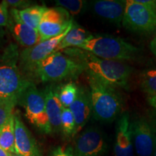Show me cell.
Wrapping results in <instances>:
<instances>
[{
    "label": "cell",
    "instance_id": "20",
    "mask_svg": "<svg viewBox=\"0 0 156 156\" xmlns=\"http://www.w3.org/2000/svg\"><path fill=\"white\" fill-rule=\"evenodd\" d=\"M0 146L9 153H16L14 113L0 129Z\"/></svg>",
    "mask_w": 156,
    "mask_h": 156
},
{
    "label": "cell",
    "instance_id": "24",
    "mask_svg": "<svg viewBox=\"0 0 156 156\" xmlns=\"http://www.w3.org/2000/svg\"><path fill=\"white\" fill-rule=\"evenodd\" d=\"M62 132L67 136L74 135L75 131V120L69 108H63L61 118Z\"/></svg>",
    "mask_w": 156,
    "mask_h": 156
},
{
    "label": "cell",
    "instance_id": "16",
    "mask_svg": "<svg viewBox=\"0 0 156 156\" xmlns=\"http://www.w3.org/2000/svg\"><path fill=\"white\" fill-rule=\"evenodd\" d=\"M46 101V113L51 126L52 132L58 133L62 131L61 118L64 106L58 95V88L48 85L44 91Z\"/></svg>",
    "mask_w": 156,
    "mask_h": 156
},
{
    "label": "cell",
    "instance_id": "13",
    "mask_svg": "<svg viewBox=\"0 0 156 156\" xmlns=\"http://www.w3.org/2000/svg\"><path fill=\"white\" fill-rule=\"evenodd\" d=\"M69 108L75 120V131L74 136L83 129L88 122L91 115H93L89 89L84 87H78L77 98Z\"/></svg>",
    "mask_w": 156,
    "mask_h": 156
},
{
    "label": "cell",
    "instance_id": "6",
    "mask_svg": "<svg viewBox=\"0 0 156 156\" xmlns=\"http://www.w3.org/2000/svg\"><path fill=\"white\" fill-rule=\"evenodd\" d=\"M18 104L25 109V116L31 124L46 134L52 133L46 113L44 93L31 81L21 95Z\"/></svg>",
    "mask_w": 156,
    "mask_h": 156
},
{
    "label": "cell",
    "instance_id": "8",
    "mask_svg": "<svg viewBox=\"0 0 156 156\" xmlns=\"http://www.w3.org/2000/svg\"><path fill=\"white\" fill-rule=\"evenodd\" d=\"M74 22L59 36L40 42L32 47L25 48L20 52L19 65L23 73L30 75L39 64L55 52L58 45L68 34Z\"/></svg>",
    "mask_w": 156,
    "mask_h": 156
},
{
    "label": "cell",
    "instance_id": "33",
    "mask_svg": "<svg viewBox=\"0 0 156 156\" xmlns=\"http://www.w3.org/2000/svg\"><path fill=\"white\" fill-rule=\"evenodd\" d=\"M0 156H10V153L4 150L2 147L0 146Z\"/></svg>",
    "mask_w": 156,
    "mask_h": 156
},
{
    "label": "cell",
    "instance_id": "5",
    "mask_svg": "<svg viewBox=\"0 0 156 156\" xmlns=\"http://www.w3.org/2000/svg\"><path fill=\"white\" fill-rule=\"evenodd\" d=\"M84 71L83 64L75 58L62 51H55L39 64L30 76L38 82L51 83L75 79Z\"/></svg>",
    "mask_w": 156,
    "mask_h": 156
},
{
    "label": "cell",
    "instance_id": "7",
    "mask_svg": "<svg viewBox=\"0 0 156 156\" xmlns=\"http://www.w3.org/2000/svg\"><path fill=\"white\" fill-rule=\"evenodd\" d=\"M122 25L132 32L151 34L156 30V9L142 5L138 0H127Z\"/></svg>",
    "mask_w": 156,
    "mask_h": 156
},
{
    "label": "cell",
    "instance_id": "3",
    "mask_svg": "<svg viewBox=\"0 0 156 156\" xmlns=\"http://www.w3.org/2000/svg\"><path fill=\"white\" fill-rule=\"evenodd\" d=\"M93 116L96 121L114 122L122 114L123 101L117 88L88 76Z\"/></svg>",
    "mask_w": 156,
    "mask_h": 156
},
{
    "label": "cell",
    "instance_id": "17",
    "mask_svg": "<svg viewBox=\"0 0 156 156\" xmlns=\"http://www.w3.org/2000/svg\"><path fill=\"white\" fill-rule=\"evenodd\" d=\"M11 17V16H10ZM8 28L17 42L25 48L32 47L41 42L38 31L11 17Z\"/></svg>",
    "mask_w": 156,
    "mask_h": 156
},
{
    "label": "cell",
    "instance_id": "29",
    "mask_svg": "<svg viewBox=\"0 0 156 156\" xmlns=\"http://www.w3.org/2000/svg\"><path fill=\"white\" fill-rule=\"evenodd\" d=\"M138 2L150 8L156 9V1L155 0H138Z\"/></svg>",
    "mask_w": 156,
    "mask_h": 156
},
{
    "label": "cell",
    "instance_id": "34",
    "mask_svg": "<svg viewBox=\"0 0 156 156\" xmlns=\"http://www.w3.org/2000/svg\"><path fill=\"white\" fill-rule=\"evenodd\" d=\"M153 156H156V139H155V148H154V152H153Z\"/></svg>",
    "mask_w": 156,
    "mask_h": 156
},
{
    "label": "cell",
    "instance_id": "27",
    "mask_svg": "<svg viewBox=\"0 0 156 156\" xmlns=\"http://www.w3.org/2000/svg\"><path fill=\"white\" fill-rule=\"evenodd\" d=\"M5 2L8 7H10L11 9H24L31 5V2L25 0H5Z\"/></svg>",
    "mask_w": 156,
    "mask_h": 156
},
{
    "label": "cell",
    "instance_id": "22",
    "mask_svg": "<svg viewBox=\"0 0 156 156\" xmlns=\"http://www.w3.org/2000/svg\"><path fill=\"white\" fill-rule=\"evenodd\" d=\"M140 86L148 96L156 95V68L145 70L142 73Z\"/></svg>",
    "mask_w": 156,
    "mask_h": 156
},
{
    "label": "cell",
    "instance_id": "14",
    "mask_svg": "<svg viewBox=\"0 0 156 156\" xmlns=\"http://www.w3.org/2000/svg\"><path fill=\"white\" fill-rule=\"evenodd\" d=\"M14 119L16 153L23 156H41L36 141L18 114H14Z\"/></svg>",
    "mask_w": 156,
    "mask_h": 156
},
{
    "label": "cell",
    "instance_id": "28",
    "mask_svg": "<svg viewBox=\"0 0 156 156\" xmlns=\"http://www.w3.org/2000/svg\"><path fill=\"white\" fill-rule=\"evenodd\" d=\"M51 156H73V154L69 149L64 150L63 148L58 147L52 152Z\"/></svg>",
    "mask_w": 156,
    "mask_h": 156
},
{
    "label": "cell",
    "instance_id": "15",
    "mask_svg": "<svg viewBox=\"0 0 156 156\" xmlns=\"http://www.w3.org/2000/svg\"><path fill=\"white\" fill-rule=\"evenodd\" d=\"M125 6L126 1L98 0L93 2V9L98 16L120 26L124 19Z\"/></svg>",
    "mask_w": 156,
    "mask_h": 156
},
{
    "label": "cell",
    "instance_id": "19",
    "mask_svg": "<svg viewBox=\"0 0 156 156\" xmlns=\"http://www.w3.org/2000/svg\"><path fill=\"white\" fill-rule=\"evenodd\" d=\"M92 34H90L88 31L74 23L68 34L58 45L56 51H62L67 48L79 47Z\"/></svg>",
    "mask_w": 156,
    "mask_h": 156
},
{
    "label": "cell",
    "instance_id": "4",
    "mask_svg": "<svg viewBox=\"0 0 156 156\" xmlns=\"http://www.w3.org/2000/svg\"><path fill=\"white\" fill-rule=\"evenodd\" d=\"M77 48L103 59L122 62L134 59L140 51L124 39L107 35H91Z\"/></svg>",
    "mask_w": 156,
    "mask_h": 156
},
{
    "label": "cell",
    "instance_id": "11",
    "mask_svg": "<svg viewBox=\"0 0 156 156\" xmlns=\"http://www.w3.org/2000/svg\"><path fill=\"white\" fill-rule=\"evenodd\" d=\"M131 128L136 156H153L156 136L150 123L137 118L132 120Z\"/></svg>",
    "mask_w": 156,
    "mask_h": 156
},
{
    "label": "cell",
    "instance_id": "26",
    "mask_svg": "<svg viewBox=\"0 0 156 156\" xmlns=\"http://www.w3.org/2000/svg\"><path fill=\"white\" fill-rule=\"evenodd\" d=\"M11 17L9 16L8 11V6L2 1L0 3V27H7L8 28L10 23Z\"/></svg>",
    "mask_w": 156,
    "mask_h": 156
},
{
    "label": "cell",
    "instance_id": "32",
    "mask_svg": "<svg viewBox=\"0 0 156 156\" xmlns=\"http://www.w3.org/2000/svg\"><path fill=\"white\" fill-rule=\"evenodd\" d=\"M5 30L2 27H0V46H2L5 40Z\"/></svg>",
    "mask_w": 156,
    "mask_h": 156
},
{
    "label": "cell",
    "instance_id": "23",
    "mask_svg": "<svg viewBox=\"0 0 156 156\" xmlns=\"http://www.w3.org/2000/svg\"><path fill=\"white\" fill-rule=\"evenodd\" d=\"M56 5L66 9L70 15H77L84 10L87 5V2L83 0H57Z\"/></svg>",
    "mask_w": 156,
    "mask_h": 156
},
{
    "label": "cell",
    "instance_id": "31",
    "mask_svg": "<svg viewBox=\"0 0 156 156\" xmlns=\"http://www.w3.org/2000/svg\"><path fill=\"white\" fill-rule=\"evenodd\" d=\"M150 49L153 54V55L156 56V34L150 44Z\"/></svg>",
    "mask_w": 156,
    "mask_h": 156
},
{
    "label": "cell",
    "instance_id": "18",
    "mask_svg": "<svg viewBox=\"0 0 156 156\" xmlns=\"http://www.w3.org/2000/svg\"><path fill=\"white\" fill-rule=\"evenodd\" d=\"M47 7L44 6L32 5L24 9H11L10 16L22 21L35 30H38L39 25Z\"/></svg>",
    "mask_w": 156,
    "mask_h": 156
},
{
    "label": "cell",
    "instance_id": "30",
    "mask_svg": "<svg viewBox=\"0 0 156 156\" xmlns=\"http://www.w3.org/2000/svg\"><path fill=\"white\" fill-rule=\"evenodd\" d=\"M147 101L153 108L156 110V95H151V96H148Z\"/></svg>",
    "mask_w": 156,
    "mask_h": 156
},
{
    "label": "cell",
    "instance_id": "9",
    "mask_svg": "<svg viewBox=\"0 0 156 156\" xmlns=\"http://www.w3.org/2000/svg\"><path fill=\"white\" fill-rule=\"evenodd\" d=\"M73 23L69 13L64 8H47L38 29L41 42L63 34Z\"/></svg>",
    "mask_w": 156,
    "mask_h": 156
},
{
    "label": "cell",
    "instance_id": "12",
    "mask_svg": "<svg viewBox=\"0 0 156 156\" xmlns=\"http://www.w3.org/2000/svg\"><path fill=\"white\" fill-rule=\"evenodd\" d=\"M131 122L128 112L122 113L117 119L114 149L115 156H134Z\"/></svg>",
    "mask_w": 156,
    "mask_h": 156
},
{
    "label": "cell",
    "instance_id": "25",
    "mask_svg": "<svg viewBox=\"0 0 156 156\" xmlns=\"http://www.w3.org/2000/svg\"><path fill=\"white\" fill-rule=\"evenodd\" d=\"M13 111H14L13 107L0 102V129L13 114Z\"/></svg>",
    "mask_w": 156,
    "mask_h": 156
},
{
    "label": "cell",
    "instance_id": "35",
    "mask_svg": "<svg viewBox=\"0 0 156 156\" xmlns=\"http://www.w3.org/2000/svg\"><path fill=\"white\" fill-rule=\"evenodd\" d=\"M10 156H23L17 153H10Z\"/></svg>",
    "mask_w": 156,
    "mask_h": 156
},
{
    "label": "cell",
    "instance_id": "10",
    "mask_svg": "<svg viewBox=\"0 0 156 156\" xmlns=\"http://www.w3.org/2000/svg\"><path fill=\"white\" fill-rule=\"evenodd\" d=\"M108 151L106 136L99 128L90 126L77 137L75 145L76 156H103Z\"/></svg>",
    "mask_w": 156,
    "mask_h": 156
},
{
    "label": "cell",
    "instance_id": "1",
    "mask_svg": "<svg viewBox=\"0 0 156 156\" xmlns=\"http://www.w3.org/2000/svg\"><path fill=\"white\" fill-rule=\"evenodd\" d=\"M62 52L80 62L88 76L116 88H128L132 68L124 62L103 59L78 48H67Z\"/></svg>",
    "mask_w": 156,
    "mask_h": 156
},
{
    "label": "cell",
    "instance_id": "21",
    "mask_svg": "<svg viewBox=\"0 0 156 156\" xmlns=\"http://www.w3.org/2000/svg\"><path fill=\"white\" fill-rule=\"evenodd\" d=\"M78 87L74 83L64 84L58 88V95L64 108H69L77 98Z\"/></svg>",
    "mask_w": 156,
    "mask_h": 156
},
{
    "label": "cell",
    "instance_id": "2",
    "mask_svg": "<svg viewBox=\"0 0 156 156\" xmlns=\"http://www.w3.org/2000/svg\"><path fill=\"white\" fill-rule=\"evenodd\" d=\"M19 58L18 46L13 43L0 51V102L14 108L31 82L21 71Z\"/></svg>",
    "mask_w": 156,
    "mask_h": 156
}]
</instances>
